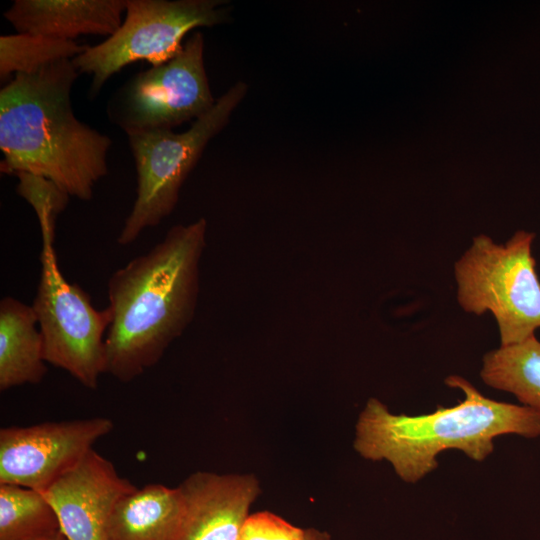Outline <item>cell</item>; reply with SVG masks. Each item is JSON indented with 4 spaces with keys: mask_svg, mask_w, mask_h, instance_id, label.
<instances>
[{
    "mask_svg": "<svg viewBox=\"0 0 540 540\" xmlns=\"http://www.w3.org/2000/svg\"><path fill=\"white\" fill-rule=\"evenodd\" d=\"M205 234V219L174 226L151 250L110 276L105 373L131 382L181 335L196 304Z\"/></svg>",
    "mask_w": 540,
    "mask_h": 540,
    "instance_id": "6da1fadb",
    "label": "cell"
},
{
    "mask_svg": "<svg viewBox=\"0 0 540 540\" xmlns=\"http://www.w3.org/2000/svg\"><path fill=\"white\" fill-rule=\"evenodd\" d=\"M78 74L72 59H64L17 73L1 89V171L43 177L88 201L108 173L112 142L75 117L71 88Z\"/></svg>",
    "mask_w": 540,
    "mask_h": 540,
    "instance_id": "7a4b0ae2",
    "label": "cell"
},
{
    "mask_svg": "<svg viewBox=\"0 0 540 540\" xmlns=\"http://www.w3.org/2000/svg\"><path fill=\"white\" fill-rule=\"evenodd\" d=\"M445 384L462 391L464 399L428 414H394L370 398L356 423V452L367 460L389 462L402 481L413 484L438 467L437 456L443 451L458 450L482 462L494 451L498 436H540L537 411L488 398L458 375L448 376Z\"/></svg>",
    "mask_w": 540,
    "mask_h": 540,
    "instance_id": "3957f363",
    "label": "cell"
},
{
    "mask_svg": "<svg viewBox=\"0 0 540 540\" xmlns=\"http://www.w3.org/2000/svg\"><path fill=\"white\" fill-rule=\"evenodd\" d=\"M535 234L517 230L505 243L477 235L454 263L457 301L467 313L490 312L500 346L520 343L540 329V280L532 255Z\"/></svg>",
    "mask_w": 540,
    "mask_h": 540,
    "instance_id": "277c9868",
    "label": "cell"
},
{
    "mask_svg": "<svg viewBox=\"0 0 540 540\" xmlns=\"http://www.w3.org/2000/svg\"><path fill=\"white\" fill-rule=\"evenodd\" d=\"M247 86L237 82L182 133L153 129L127 134L137 172L136 199L117 243L127 246L174 210L180 188L208 142L228 123Z\"/></svg>",
    "mask_w": 540,
    "mask_h": 540,
    "instance_id": "5b68a950",
    "label": "cell"
},
{
    "mask_svg": "<svg viewBox=\"0 0 540 540\" xmlns=\"http://www.w3.org/2000/svg\"><path fill=\"white\" fill-rule=\"evenodd\" d=\"M39 225L41 272L31 306L42 336L44 359L86 388L96 389L106 368L110 312L107 307L97 310L87 292L65 279L54 249L55 224Z\"/></svg>",
    "mask_w": 540,
    "mask_h": 540,
    "instance_id": "8992f818",
    "label": "cell"
},
{
    "mask_svg": "<svg viewBox=\"0 0 540 540\" xmlns=\"http://www.w3.org/2000/svg\"><path fill=\"white\" fill-rule=\"evenodd\" d=\"M222 0H126L125 18L118 30L72 59L79 73L92 76L90 95L126 65L145 60L162 65L183 49L182 39L196 27L229 21Z\"/></svg>",
    "mask_w": 540,
    "mask_h": 540,
    "instance_id": "52a82bcc",
    "label": "cell"
},
{
    "mask_svg": "<svg viewBox=\"0 0 540 540\" xmlns=\"http://www.w3.org/2000/svg\"><path fill=\"white\" fill-rule=\"evenodd\" d=\"M204 39L195 32L170 61L136 74L109 105L111 119L126 134L172 129L198 119L215 104L204 66Z\"/></svg>",
    "mask_w": 540,
    "mask_h": 540,
    "instance_id": "ba28073f",
    "label": "cell"
},
{
    "mask_svg": "<svg viewBox=\"0 0 540 540\" xmlns=\"http://www.w3.org/2000/svg\"><path fill=\"white\" fill-rule=\"evenodd\" d=\"M113 428V421L107 417L1 428L0 484L42 492Z\"/></svg>",
    "mask_w": 540,
    "mask_h": 540,
    "instance_id": "9c48e42d",
    "label": "cell"
},
{
    "mask_svg": "<svg viewBox=\"0 0 540 540\" xmlns=\"http://www.w3.org/2000/svg\"><path fill=\"white\" fill-rule=\"evenodd\" d=\"M136 488L118 474L110 460L91 449L42 493L69 540H105L115 504Z\"/></svg>",
    "mask_w": 540,
    "mask_h": 540,
    "instance_id": "30bf717a",
    "label": "cell"
},
{
    "mask_svg": "<svg viewBox=\"0 0 540 540\" xmlns=\"http://www.w3.org/2000/svg\"><path fill=\"white\" fill-rule=\"evenodd\" d=\"M185 511L176 540H237L261 492L252 474L197 471L180 485Z\"/></svg>",
    "mask_w": 540,
    "mask_h": 540,
    "instance_id": "8fae6325",
    "label": "cell"
},
{
    "mask_svg": "<svg viewBox=\"0 0 540 540\" xmlns=\"http://www.w3.org/2000/svg\"><path fill=\"white\" fill-rule=\"evenodd\" d=\"M126 0H15L3 16L17 33L75 41L110 37L122 24Z\"/></svg>",
    "mask_w": 540,
    "mask_h": 540,
    "instance_id": "7c38bea8",
    "label": "cell"
},
{
    "mask_svg": "<svg viewBox=\"0 0 540 540\" xmlns=\"http://www.w3.org/2000/svg\"><path fill=\"white\" fill-rule=\"evenodd\" d=\"M184 511L179 486L148 484L136 488L115 504L105 540H176Z\"/></svg>",
    "mask_w": 540,
    "mask_h": 540,
    "instance_id": "4fadbf2b",
    "label": "cell"
},
{
    "mask_svg": "<svg viewBox=\"0 0 540 540\" xmlns=\"http://www.w3.org/2000/svg\"><path fill=\"white\" fill-rule=\"evenodd\" d=\"M32 306L0 301V390L40 383L47 373L43 341Z\"/></svg>",
    "mask_w": 540,
    "mask_h": 540,
    "instance_id": "5bb4252c",
    "label": "cell"
},
{
    "mask_svg": "<svg viewBox=\"0 0 540 540\" xmlns=\"http://www.w3.org/2000/svg\"><path fill=\"white\" fill-rule=\"evenodd\" d=\"M480 377L487 386L514 395L540 413V340L534 335L487 352Z\"/></svg>",
    "mask_w": 540,
    "mask_h": 540,
    "instance_id": "9a60e30c",
    "label": "cell"
},
{
    "mask_svg": "<svg viewBox=\"0 0 540 540\" xmlns=\"http://www.w3.org/2000/svg\"><path fill=\"white\" fill-rule=\"evenodd\" d=\"M59 531L57 514L42 492L0 484V540H37Z\"/></svg>",
    "mask_w": 540,
    "mask_h": 540,
    "instance_id": "2e32d148",
    "label": "cell"
},
{
    "mask_svg": "<svg viewBox=\"0 0 540 540\" xmlns=\"http://www.w3.org/2000/svg\"><path fill=\"white\" fill-rule=\"evenodd\" d=\"M88 47L75 41L39 35L24 33L1 35V81L7 80L12 74L28 73L56 61L73 59L85 52Z\"/></svg>",
    "mask_w": 540,
    "mask_h": 540,
    "instance_id": "e0dca14e",
    "label": "cell"
},
{
    "mask_svg": "<svg viewBox=\"0 0 540 540\" xmlns=\"http://www.w3.org/2000/svg\"><path fill=\"white\" fill-rule=\"evenodd\" d=\"M304 529L282 517L262 511L249 515L237 540H303Z\"/></svg>",
    "mask_w": 540,
    "mask_h": 540,
    "instance_id": "ac0fdd59",
    "label": "cell"
},
{
    "mask_svg": "<svg viewBox=\"0 0 540 540\" xmlns=\"http://www.w3.org/2000/svg\"><path fill=\"white\" fill-rule=\"evenodd\" d=\"M16 176L19 179L18 194L34 208L35 212L51 209L61 213L65 209L70 196L53 182L28 173H19Z\"/></svg>",
    "mask_w": 540,
    "mask_h": 540,
    "instance_id": "d6986e66",
    "label": "cell"
},
{
    "mask_svg": "<svg viewBox=\"0 0 540 540\" xmlns=\"http://www.w3.org/2000/svg\"><path fill=\"white\" fill-rule=\"evenodd\" d=\"M303 540H331L330 535L325 531L315 528L304 529Z\"/></svg>",
    "mask_w": 540,
    "mask_h": 540,
    "instance_id": "ffe728a7",
    "label": "cell"
},
{
    "mask_svg": "<svg viewBox=\"0 0 540 540\" xmlns=\"http://www.w3.org/2000/svg\"><path fill=\"white\" fill-rule=\"evenodd\" d=\"M37 540H69L61 531Z\"/></svg>",
    "mask_w": 540,
    "mask_h": 540,
    "instance_id": "44dd1931",
    "label": "cell"
}]
</instances>
